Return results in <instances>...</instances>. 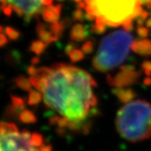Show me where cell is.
Listing matches in <instances>:
<instances>
[{"instance_id": "cell-9", "label": "cell", "mask_w": 151, "mask_h": 151, "mask_svg": "<svg viewBox=\"0 0 151 151\" xmlns=\"http://www.w3.org/2000/svg\"><path fill=\"white\" fill-rule=\"evenodd\" d=\"M131 50L142 56H150L151 55V40H135L131 45Z\"/></svg>"}, {"instance_id": "cell-27", "label": "cell", "mask_w": 151, "mask_h": 151, "mask_svg": "<svg viewBox=\"0 0 151 151\" xmlns=\"http://www.w3.org/2000/svg\"><path fill=\"white\" fill-rule=\"evenodd\" d=\"M122 26L124 28V30H126L128 32L132 31L134 29V23H133V20H129V21L125 22Z\"/></svg>"}, {"instance_id": "cell-24", "label": "cell", "mask_w": 151, "mask_h": 151, "mask_svg": "<svg viewBox=\"0 0 151 151\" xmlns=\"http://www.w3.org/2000/svg\"><path fill=\"white\" fill-rule=\"evenodd\" d=\"M142 69L144 70L145 74L149 76H151V60H146L142 63Z\"/></svg>"}, {"instance_id": "cell-6", "label": "cell", "mask_w": 151, "mask_h": 151, "mask_svg": "<svg viewBox=\"0 0 151 151\" xmlns=\"http://www.w3.org/2000/svg\"><path fill=\"white\" fill-rule=\"evenodd\" d=\"M9 4L19 16H24L26 21L38 14L42 4L41 0H1V6Z\"/></svg>"}, {"instance_id": "cell-22", "label": "cell", "mask_w": 151, "mask_h": 151, "mask_svg": "<svg viewBox=\"0 0 151 151\" xmlns=\"http://www.w3.org/2000/svg\"><path fill=\"white\" fill-rule=\"evenodd\" d=\"M73 19L75 21H80L83 22L85 21L86 19V13H84L82 9H76L74 12H73Z\"/></svg>"}, {"instance_id": "cell-19", "label": "cell", "mask_w": 151, "mask_h": 151, "mask_svg": "<svg viewBox=\"0 0 151 151\" xmlns=\"http://www.w3.org/2000/svg\"><path fill=\"white\" fill-rule=\"evenodd\" d=\"M81 50L85 55L92 54L94 50V42L91 40H86V42L81 45Z\"/></svg>"}, {"instance_id": "cell-13", "label": "cell", "mask_w": 151, "mask_h": 151, "mask_svg": "<svg viewBox=\"0 0 151 151\" xmlns=\"http://www.w3.org/2000/svg\"><path fill=\"white\" fill-rule=\"evenodd\" d=\"M47 45H48L43 42L42 40H35L30 44L29 50L37 55H40L41 54H43V52L45 50Z\"/></svg>"}, {"instance_id": "cell-1", "label": "cell", "mask_w": 151, "mask_h": 151, "mask_svg": "<svg viewBox=\"0 0 151 151\" xmlns=\"http://www.w3.org/2000/svg\"><path fill=\"white\" fill-rule=\"evenodd\" d=\"M41 102L51 113L49 123L60 134H87L99 111L93 89L97 82L86 70L57 63L29 76Z\"/></svg>"}, {"instance_id": "cell-11", "label": "cell", "mask_w": 151, "mask_h": 151, "mask_svg": "<svg viewBox=\"0 0 151 151\" xmlns=\"http://www.w3.org/2000/svg\"><path fill=\"white\" fill-rule=\"evenodd\" d=\"M36 32L38 36L40 37V40H42L45 44L52 43L54 41H57L56 38L53 35V34L50 32V29H47V26L45 24L42 22L38 21L37 26H36Z\"/></svg>"}, {"instance_id": "cell-25", "label": "cell", "mask_w": 151, "mask_h": 151, "mask_svg": "<svg viewBox=\"0 0 151 151\" xmlns=\"http://www.w3.org/2000/svg\"><path fill=\"white\" fill-rule=\"evenodd\" d=\"M76 44L75 43V41L71 40L70 42L67 44V45L65 47V53L69 55L74 50H76Z\"/></svg>"}, {"instance_id": "cell-33", "label": "cell", "mask_w": 151, "mask_h": 151, "mask_svg": "<svg viewBox=\"0 0 151 151\" xmlns=\"http://www.w3.org/2000/svg\"><path fill=\"white\" fill-rule=\"evenodd\" d=\"M144 83L145 84V85H151V78L150 77H146L145 78V80H144Z\"/></svg>"}, {"instance_id": "cell-35", "label": "cell", "mask_w": 151, "mask_h": 151, "mask_svg": "<svg viewBox=\"0 0 151 151\" xmlns=\"http://www.w3.org/2000/svg\"><path fill=\"white\" fill-rule=\"evenodd\" d=\"M73 1H75L76 3H80V2H81V0H73Z\"/></svg>"}, {"instance_id": "cell-10", "label": "cell", "mask_w": 151, "mask_h": 151, "mask_svg": "<svg viewBox=\"0 0 151 151\" xmlns=\"http://www.w3.org/2000/svg\"><path fill=\"white\" fill-rule=\"evenodd\" d=\"M87 36H88L87 28L81 24H76L70 29V38L72 41L81 42L82 40H86Z\"/></svg>"}, {"instance_id": "cell-12", "label": "cell", "mask_w": 151, "mask_h": 151, "mask_svg": "<svg viewBox=\"0 0 151 151\" xmlns=\"http://www.w3.org/2000/svg\"><path fill=\"white\" fill-rule=\"evenodd\" d=\"M113 92L124 103H128L133 100L135 96V92L130 88H114Z\"/></svg>"}, {"instance_id": "cell-28", "label": "cell", "mask_w": 151, "mask_h": 151, "mask_svg": "<svg viewBox=\"0 0 151 151\" xmlns=\"http://www.w3.org/2000/svg\"><path fill=\"white\" fill-rule=\"evenodd\" d=\"M60 23L62 24L63 27L65 28V29H68L71 25V20L69 18H64L62 20H60Z\"/></svg>"}, {"instance_id": "cell-18", "label": "cell", "mask_w": 151, "mask_h": 151, "mask_svg": "<svg viewBox=\"0 0 151 151\" xmlns=\"http://www.w3.org/2000/svg\"><path fill=\"white\" fill-rule=\"evenodd\" d=\"M5 33L7 36L11 40H17L20 37V32L10 26H7L5 28Z\"/></svg>"}, {"instance_id": "cell-7", "label": "cell", "mask_w": 151, "mask_h": 151, "mask_svg": "<svg viewBox=\"0 0 151 151\" xmlns=\"http://www.w3.org/2000/svg\"><path fill=\"white\" fill-rule=\"evenodd\" d=\"M141 75L140 70H120L119 73L115 76L108 74L107 76V81L110 86L115 88H124L136 83L139 81Z\"/></svg>"}, {"instance_id": "cell-23", "label": "cell", "mask_w": 151, "mask_h": 151, "mask_svg": "<svg viewBox=\"0 0 151 151\" xmlns=\"http://www.w3.org/2000/svg\"><path fill=\"white\" fill-rule=\"evenodd\" d=\"M136 33L140 38H145L150 35V30L148 28L144 26H138L136 29Z\"/></svg>"}, {"instance_id": "cell-21", "label": "cell", "mask_w": 151, "mask_h": 151, "mask_svg": "<svg viewBox=\"0 0 151 151\" xmlns=\"http://www.w3.org/2000/svg\"><path fill=\"white\" fill-rule=\"evenodd\" d=\"M6 60L9 62L12 61L13 63H14L15 61H19L20 60V53L18 50H11L10 52H9L7 55H6Z\"/></svg>"}, {"instance_id": "cell-30", "label": "cell", "mask_w": 151, "mask_h": 151, "mask_svg": "<svg viewBox=\"0 0 151 151\" xmlns=\"http://www.w3.org/2000/svg\"><path fill=\"white\" fill-rule=\"evenodd\" d=\"M86 19L87 20H89V21H96V19H97V16L96 15H94V14H90V13H88V12H86Z\"/></svg>"}, {"instance_id": "cell-14", "label": "cell", "mask_w": 151, "mask_h": 151, "mask_svg": "<svg viewBox=\"0 0 151 151\" xmlns=\"http://www.w3.org/2000/svg\"><path fill=\"white\" fill-rule=\"evenodd\" d=\"M49 29L50 30V32L53 34V35L58 40L62 36L63 32L65 30V28L63 27L60 21H55L52 24H50V25L49 26Z\"/></svg>"}, {"instance_id": "cell-36", "label": "cell", "mask_w": 151, "mask_h": 151, "mask_svg": "<svg viewBox=\"0 0 151 151\" xmlns=\"http://www.w3.org/2000/svg\"><path fill=\"white\" fill-rule=\"evenodd\" d=\"M57 1H64V0H57Z\"/></svg>"}, {"instance_id": "cell-8", "label": "cell", "mask_w": 151, "mask_h": 151, "mask_svg": "<svg viewBox=\"0 0 151 151\" xmlns=\"http://www.w3.org/2000/svg\"><path fill=\"white\" fill-rule=\"evenodd\" d=\"M62 6L60 4L57 5H48L41 9V15L46 23H54L58 21Z\"/></svg>"}, {"instance_id": "cell-15", "label": "cell", "mask_w": 151, "mask_h": 151, "mask_svg": "<svg viewBox=\"0 0 151 151\" xmlns=\"http://www.w3.org/2000/svg\"><path fill=\"white\" fill-rule=\"evenodd\" d=\"M15 83H16V85L19 88H21L23 90H24V91H29V92H30L31 91V83H30V81H29V79H27L26 77H24V76H18L15 78Z\"/></svg>"}, {"instance_id": "cell-4", "label": "cell", "mask_w": 151, "mask_h": 151, "mask_svg": "<svg viewBox=\"0 0 151 151\" xmlns=\"http://www.w3.org/2000/svg\"><path fill=\"white\" fill-rule=\"evenodd\" d=\"M86 11L97 16L95 22L118 26L135 19L142 13L139 0H86Z\"/></svg>"}, {"instance_id": "cell-31", "label": "cell", "mask_w": 151, "mask_h": 151, "mask_svg": "<svg viewBox=\"0 0 151 151\" xmlns=\"http://www.w3.org/2000/svg\"><path fill=\"white\" fill-rule=\"evenodd\" d=\"M40 59L38 56H35V57H33L32 59H31V64L32 65H36V64L40 63Z\"/></svg>"}, {"instance_id": "cell-17", "label": "cell", "mask_w": 151, "mask_h": 151, "mask_svg": "<svg viewBox=\"0 0 151 151\" xmlns=\"http://www.w3.org/2000/svg\"><path fill=\"white\" fill-rule=\"evenodd\" d=\"M85 57V54L83 53V51L81 50L76 49L74 50L70 55H69V58H70L71 62H77L80 61L81 60L84 59Z\"/></svg>"}, {"instance_id": "cell-26", "label": "cell", "mask_w": 151, "mask_h": 151, "mask_svg": "<svg viewBox=\"0 0 151 151\" xmlns=\"http://www.w3.org/2000/svg\"><path fill=\"white\" fill-rule=\"evenodd\" d=\"M1 7H2V10L4 13L5 15H7V16H11L12 15L13 10H14L13 8H12V6L9 5V4H7V5L1 6Z\"/></svg>"}, {"instance_id": "cell-34", "label": "cell", "mask_w": 151, "mask_h": 151, "mask_svg": "<svg viewBox=\"0 0 151 151\" xmlns=\"http://www.w3.org/2000/svg\"><path fill=\"white\" fill-rule=\"evenodd\" d=\"M145 24H146V27L151 28V17L150 18H149V19L146 20Z\"/></svg>"}, {"instance_id": "cell-3", "label": "cell", "mask_w": 151, "mask_h": 151, "mask_svg": "<svg viewBox=\"0 0 151 151\" xmlns=\"http://www.w3.org/2000/svg\"><path fill=\"white\" fill-rule=\"evenodd\" d=\"M134 38L126 30H116L101 40L92 66L99 72L107 73L123 64L129 54Z\"/></svg>"}, {"instance_id": "cell-32", "label": "cell", "mask_w": 151, "mask_h": 151, "mask_svg": "<svg viewBox=\"0 0 151 151\" xmlns=\"http://www.w3.org/2000/svg\"><path fill=\"white\" fill-rule=\"evenodd\" d=\"M41 3H42L43 5L48 6L52 4V0H41Z\"/></svg>"}, {"instance_id": "cell-29", "label": "cell", "mask_w": 151, "mask_h": 151, "mask_svg": "<svg viewBox=\"0 0 151 151\" xmlns=\"http://www.w3.org/2000/svg\"><path fill=\"white\" fill-rule=\"evenodd\" d=\"M8 43V39L4 35V33H1V40H0V46L1 47H4L5 45H7Z\"/></svg>"}, {"instance_id": "cell-20", "label": "cell", "mask_w": 151, "mask_h": 151, "mask_svg": "<svg viewBox=\"0 0 151 151\" xmlns=\"http://www.w3.org/2000/svg\"><path fill=\"white\" fill-rule=\"evenodd\" d=\"M150 16V13L148 11H142L140 14H139L138 16L135 18L134 20H136V23L138 24V26H143V24L148 19V18Z\"/></svg>"}, {"instance_id": "cell-5", "label": "cell", "mask_w": 151, "mask_h": 151, "mask_svg": "<svg viewBox=\"0 0 151 151\" xmlns=\"http://www.w3.org/2000/svg\"><path fill=\"white\" fill-rule=\"evenodd\" d=\"M0 149L1 151H52V146L40 134L19 130L16 124L3 121Z\"/></svg>"}, {"instance_id": "cell-2", "label": "cell", "mask_w": 151, "mask_h": 151, "mask_svg": "<svg viewBox=\"0 0 151 151\" xmlns=\"http://www.w3.org/2000/svg\"><path fill=\"white\" fill-rule=\"evenodd\" d=\"M119 135L125 140L138 143L151 137V104L145 100H131L124 103L115 119Z\"/></svg>"}, {"instance_id": "cell-16", "label": "cell", "mask_w": 151, "mask_h": 151, "mask_svg": "<svg viewBox=\"0 0 151 151\" xmlns=\"http://www.w3.org/2000/svg\"><path fill=\"white\" fill-rule=\"evenodd\" d=\"M107 29V25L102 24V23H98L95 22L94 24H92L90 28V32L93 34H97V35H102L106 31Z\"/></svg>"}]
</instances>
